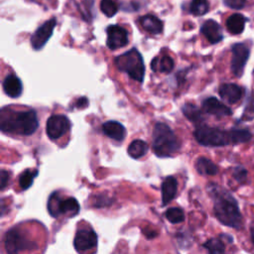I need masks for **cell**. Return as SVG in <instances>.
Here are the masks:
<instances>
[{
  "mask_svg": "<svg viewBox=\"0 0 254 254\" xmlns=\"http://www.w3.org/2000/svg\"><path fill=\"white\" fill-rule=\"evenodd\" d=\"M106 45L112 51L125 47L128 44V33L119 25L108 26L106 29Z\"/></svg>",
  "mask_w": 254,
  "mask_h": 254,
  "instance_id": "obj_10",
  "label": "cell"
},
{
  "mask_svg": "<svg viewBox=\"0 0 254 254\" xmlns=\"http://www.w3.org/2000/svg\"><path fill=\"white\" fill-rule=\"evenodd\" d=\"M38 175V171L37 170H26L24 171L20 178H19V185L21 187V189L23 190H27L29 189L32 184L34 179L37 177Z\"/></svg>",
  "mask_w": 254,
  "mask_h": 254,
  "instance_id": "obj_27",
  "label": "cell"
},
{
  "mask_svg": "<svg viewBox=\"0 0 254 254\" xmlns=\"http://www.w3.org/2000/svg\"><path fill=\"white\" fill-rule=\"evenodd\" d=\"M115 64L121 71L126 72L131 78L142 82L145 74V65L141 54L136 49L116 57Z\"/></svg>",
  "mask_w": 254,
  "mask_h": 254,
  "instance_id": "obj_5",
  "label": "cell"
},
{
  "mask_svg": "<svg viewBox=\"0 0 254 254\" xmlns=\"http://www.w3.org/2000/svg\"><path fill=\"white\" fill-rule=\"evenodd\" d=\"M56 24V18H52L51 20H48L43 25H41L35 31V33L31 37V45L35 50H40L45 46V44L51 38Z\"/></svg>",
  "mask_w": 254,
  "mask_h": 254,
  "instance_id": "obj_12",
  "label": "cell"
},
{
  "mask_svg": "<svg viewBox=\"0 0 254 254\" xmlns=\"http://www.w3.org/2000/svg\"><path fill=\"white\" fill-rule=\"evenodd\" d=\"M48 209L52 216L57 217L61 214L74 216L79 211V204L73 197H60L58 193H53L48 202Z\"/></svg>",
  "mask_w": 254,
  "mask_h": 254,
  "instance_id": "obj_6",
  "label": "cell"
},
{
  "mask_svg": "<svg viewBox=\"0 0 254 254\" xmlns=\"http://www.w3.org/2000/svg\"><path fill=\"white\" fill-rule=\"evenodd\" d=\"M100 10L105 16L112 17L117 13L118 6L113 0H101Z\"/></svg>",
  "mask_w": 254,
  "mask_h": 254,
  "instance_id": "obj_29",
  "label": "cell"
},
{
  "mask_svg": "<svg viewBox=\"0 0 254 254\" xmlns=\"http://www.w3.org/2000/svg\"><path fill=\"white\" fill-rule=\"evenodd\" d=\"M3 89L10 97H19L22 93V82L17 75L8 74L3 80Z\"/></svg>",
  "mask_w": 254,
  "mask_h": 254,
  "instance_id": "obj_17",
  "label": "cell"
},
{
  "mask_svg": "<svg viewBox=\"0 0 254 254\" xmlns=\"http://www.w3.org/2000/svg\"><path fill=\"white\" fill-rule=\"evenodd\" d=\"M8 180H9L8 172L2 170L1 171V190H4V188L7 186Z\"/></svg>",
  "mask_w": 254,
  "mask_h": 254,
  "instance_id": "obj_32",
  "label": "cell"
},
{
  "mask_svg": "<svg viewBox=\"0 0 254 254\" xmlns=\"http://www.w3.org/2000/svg\"><path fill=\"white\" fill-rule=\"evenodd\" d=\"M246 22H247L246 17H244L242 14L234 13L230 15L226 20L227 31L233 35H239L244 31Z\"/></svg>",
  "mask_w": 254,
  "mask_h": 254,
  "instance_id": "obj_18",
  "label": "cell"
},
{
  "mask_svg": "<svg viewBox=\"0 0 254 254\" xmlns=\"http://www.w3.org/2000/svg\"><path fill=\"white\" fill-rule=\"evenodd\" d=\"M140 23L143 29L150 34L157 35L163 31V22L154 15L148 14L140 18Z\"/></svg>",
  "mask_w": 254,
  "mask_h": 254,
  "instance_id": "obj_20",
  "label": "cell"
},
{
  "mask_svg": "<svg viewBox=\"0 0 254 254\" xmlns=\"http://www.w3.org/2000/svg\"><path fill=\"white\" fill-rule=\"evenodd\" d=\"M182 111L189 120H190L194 123H199L203 120L201 110L196 105H194L192 103L184 104L182 107Z\"/></svg>",
  "mask_w": 254,
  "mask_h": 254,
  "instance_id": "obj_24",
  "label": "cell"
},
{
  "mask_svg": "<svg viewBox=\"0 0 254 254\" xmlns=\"http://www.w3.org/2000/svg\"><path fill=\"white\" fill-rule=\"evenodd\" d=\"M195 169L200 175L214 176L218 172L217 166L205 157H200L195 162Z\"/></svg>",
  "mask_w": 254,
  "mask_h": 254,
  "instance_id": "obj_21",
  "label": "cell"
},
{
  "mask_svg": "<svg viewBox=\"0 0 254 254\" xmlns=\"http://www.w3.org/2000/svg\"><path fill=\"white\" fill-rule=\"evenodd\" d=\"M162 201L163 204L169 203L176 195L178 190V182L174 177H168L162 184Z\"/></svg>",
  "mask_w": 254,
  "mask_h": 254,
  "instance_id": "obj_19",
  "label": "cell"
},
{
  "mask_svg": "<svg viewBox=\"0 0 254 254\" xmlns=\"http://www.w3.org/2000/svg\"><path fill=\"white\" fill-rule=\"evenodd\" d=\"M166 218L171 223H180L185 219L184 211L179 207H172L166 211Z\"/></svg>",
  "mask_w": 254,
  "mask_h": 254,
  "instance_id": "obj_28",
  "label": "cell"
},
{
  "mask_svg": "<svg viewBox=\"0 0 254 254\" xmlns=\"http://www.w3.org/2000/svg\"><path fill=\"white\" fill-rule=\"evenodd\" d=\"M233 178L238 183H245L247 180V170L243 167H235L233 170Z\"/></svg>",
  "mask_w": 254,
  "mask_h": 254,
  "instance_id": "obj_30",
  "label": "cell"
},
{
  "mask_svg": "<svg viewBox=\"0 0 254 254\" xmlns=\"http://www.w3.org/2000/svg\"><path fill=\"white\" fill-rule=\"evenodd\" d=\"M148 149H149L148 144L145 141L138 139L130 143V145L128 146L127 152L130 157L134 159H139L148 152Z\"/></svg>",
  "mask_w": 254,
  "mask_h": 254,
  "instance_id": "obj_23",
  "label": "cell"
},
{
  "mask_svg": "<svg viewBox=\"0 0 254 254\" xmlns=\"http://www.w3.org/2000/svg\"><path fill=\"white\" fill-rule=\"evenodd\" d=\"M193 136L197 143L207 147H221L229 144H238L236 128L223 130L217 127L200 125L194 130Z\"/></svg>",
  "mask_w": 254,
  "mask_h": 254,
  "instance_id": "obj_3",
  "label": "cell"
},
{
  "mask_svg": "<svg viewBox=\"0 0 254 254\" xmlns=\"http://www.w3.org/2000/svg\"><path fill=\"white\" fill-rule=\"evenodd\" d=\"M181 147L173 130L165 123H156L152 134V148L158 157H170Z\"/></svg>",
  "mask_w": 254,
  "mask_h": 254,
  "instance_id": "obj_4",
  "label": "cell"
},
{
  "mask_svg": "<svg viewBox=\"0 0 254 254\" xmlns=\"http://www.w3.org/2000/svg\"><path fill=\"white\" fill-rule=\"evenodd\" d=\"M231 71L236 77L239 78L243 75L245 65L250 56V50L246 44L236 43L231 47Z\"/></svg>",
  "mask_w": 254,
  "mask_h": 254,
  "instance_id": "obj_8",
  "label": "cell"
},
{
  "mask_svg": "<svg viewBox=\"0 0 254 254\" xmlns=\"http://www.w3.org/2000/svg\"><path fill=\"white\" fill-rule=\"evenodd\" d=\"M218 93L224 101L234 104L242 98L244 88L235 83H222L218 88Z\"/></svg>",
  "mask_w": 254,
  "mask_h": 254,
  "instance_id": "obj_14",
  "label": "cell"
},
{
  "mask_svg": "<svg viewBox=\"0 0 254 254\" xmlns=\"http://www.w3.org/2000/svg\"><path fill=\"white\" fill-rule=\"evenodd\" d=\"M223 3L228 8H231L234 10H240L244 8L246 4V0H223Z\"/></svg>",
  "mask_w": 254,
  "mask_h": 254,
  "instance_id": "obj_31",
  "label": "cell"
},
{
  "mask_svg": "<svg viewBox=\"0 0 254 254\" xmlns=\"http://www.w3.org/2000/svg\"><path fill=\"white\" fill-rule=\"evenodd\" d=\"M102 130L107 137L115 141H123L126 136L125 127L118 121H106L102 125Z\"/></svg>",
  "mask_w": 254,
  "mask_h": 254,
  "instance_id": "obj_16",
  "label": "cell"
},
{
  "mask_svg": "<svg viewBox=\"0 0 254 254\" xmlns=\"http://www.w3.org/2000/svg\"><path fill=\"white\" fill-rule=\"evenodd\" d=\"M5 249L8 254H19L20 252L30 250L35 243L30 241L18 229H10L5 235Z\"/></svg>",
  "mask_w": 254,
  "mask_h": 254,
  "instance_id": "obj_7",
  "label": "cell"
},
{
  "mask_svg": "<svg viewBox=\"0 0 254 254\" xmlns=\"http://www.w3.org/2000/svg\"><path fill=\"white\" fill-rule=\"evenodd\" d=\"M209 195L213 200V211L215 217L228 227L241 229L243 227V218L240 212L237 200L223 188L210 184L207 187Z\"/></svg>",
  "mask_w": 254,
  "mask_h": 254,
  "instance_id": "obj_1",
  "label": "cell"
},
{
  "mask_svg": "<svg viewBox=\"0 0 254 254\" xmlns=\"http://www.w3.org/2000/svg\"><path fill=\"white\" fill-rule=\"evenodd\" d=\"M250 235H251V240L254 244V222L251 224V227H250Z\"/></svg>",
  "mask_w": 254,
  "mask_h": 254,
  "instance_id": "obj_33",
  "label": "cell"
},
{
  "mask_svg": "<svg viewBox=\"0 0 254 254\" xmlns=\"http://www.w3.org/2000/svg\"><path fill=\"white\" fill-rule=\"evenodd\" d=\"M73 245L75 250L78 252H85L91 250L97 245V235L92 229H79L75 234Z\"/></svg>",
  "mask_w": 254,
  "mask_h": 254,
  "instance_id": "obj_11",
  "label": "cell"
},
{
  "mask_svg": "<svg viewBox=\"0 0 254 254\" xmlns=\"http://www.w3.org/2000/svg\"><path fill=\"white\" fill-rule=\"evenodd\" d=\"M70 128V122L64 115H52L46 124V132L50 139L57 140L64 135Z\"/></svg>",
  "mask_w": 254,
  "mask_h": 254,
  "instance_id": "obj_9",
  "label": "cell"
},
{
  "mask_svg": "<svg viewBox=\"0 0 254 254\" xmlns=\"http://www.w3.org/2000/svg\"><path fill=\"white\" fill-rule=\"evenodd\" d=\"M190 10L195 16H202L208 12L209 3L207 0H191Z\"/></svg>",
  "mask_w": 254,
  "mask_h": 254,
  "instance_id": "obj_26",
  "label": "cell"
},
{
  "mask_svg": "<svg viewBox=\"0 0 254 254\" xmlns=\"http://www.w3.org/2000/svg\"><path fill=\"white\" fill-rule=\"evenodd\" d=\"M39 126L37 113L34 110L15 111L3 108L0 115V128L5 133L31 135Z\"/></svg>",
  "mask_w": 254,
  "mask_h": 254,
  "instance_id": "obj_2",
  "label": "cell"
},
{
  "mask_svg": "<svg viewBox=\"0 0 254 254\" xmlns=\"http://www.w3.org/2000/svg\"><path fill=\"white\" fill-rule=\"evenodd\" d=\"M200 32L210 44H217L223 39V33L220 25L212 19L206 20L201 25Z\"/></svg>",
  "mask_w": 254,
  "mask_h": 254,
  "instance_id": "obj_15",
  "label": "cell"
},
{
  "mask_svg": "<svg viewBox=\"0 0 254 254\" xmlns=\"http://www.w3.org/2000/svg\"><path fill=\"white\" fill-rule=\"evenodd\" d=\"M151 67L154 71L168 73L174 68V61L170 56H163L160 59L155 58L151 63Z\"/></svg>",
  "mask_w": 254,
  "mask_h": 254,
  "instance_id": "obj_22",
  "label": "cell"
},
{
  "mask_svg": "<svg viewBox=\"0 0 254 254\" xmlns=\"http://www.w3.org/2000/svg\"><path fill=\"white\" fill-rule=\"evenodd\" d=\"M202 110L210 115L225 117L232 115V110L215 97H207L202 101Z\"/></svg>",
  "mask_w": 254,
  "mask_h": 254,
  "instance_id": "obj_13",
  "label": "cell"
},
{
  "mask_svg": "<svg viewBox=\"0 0 254 254\" xmlns=\"http://www.w3.org/2000/svg\"><path fill=\"white\" fill-rule=\"evenodd\" d=\"M203 247L207 249L208 254H225V246L219 238H210L203 244Z\"/></svg>",
  "mask_w": 254,
  "mask_h": 254,
  "instance_id": "obj_25",
  "label": "cell"
}]
</instances>
